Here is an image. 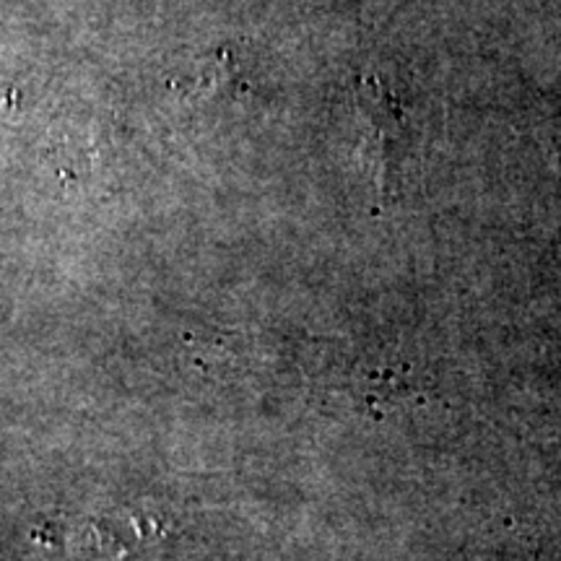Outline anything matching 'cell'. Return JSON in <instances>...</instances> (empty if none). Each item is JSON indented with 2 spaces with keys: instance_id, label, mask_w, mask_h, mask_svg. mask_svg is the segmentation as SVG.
Here are the masks:
<instances>
[{
  "instance_id": "cell-1",
  "label": "cell",
  "mask_w": 561,
  "mask_h": 561,
  "mask_svg": "<svg viewBox=\"0 0 561 561\" xmlns=\"http://www.w3.org/2000/svg\"><path fill=\"white\" fill-rule=\"evenodd\" d=\"M354 112L359 123V159L385 198L392 167L398 164L409 136L403 104L380 79L362 76L354 83Z\"/></svg>"
}]
</instances>
